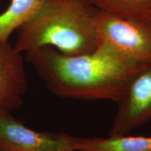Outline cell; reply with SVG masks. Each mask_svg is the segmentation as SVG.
<instances>
[{"instance_id": "obj_1", "label": "cell", "mask_w": 151, "mask_h": 151, "mask_svg": "<svg viewBox=\"0 0 151 151\" xmlns=\"http://www.w3.org/2000/svg\"><path fill=\"white\" fill-rule=\"evenodd\" d=\"M46 88L60 97L117 102L132 78L146 65L129 63L104 49L68 55L52 46L25 52Z\"/></svg>"}, {"instance_id": "obj_2", "label": "cell", "mask_w": 151, "mask_h": 151, "mask_svg": "<svg viewBox=\"0 0 151 151\" xmlns=\"http://www.w3.org/2000/svg\"><path fill=\"white\" fill-rule=\"evenodd\" d=\"M98 12L90 0H42L16 30L14 48L21 53L43 46L68 55L90 53L98 47Z\"/></svg>"}, {"instance_id": "obj_3", "label": "cell", "mask_w": 151, "mask_h": 151, "mask_svg": "<svg viewBox=\"0 0 151 151\" xmlns=\"http://www.w3.org/2000/svg\"><path fill=\"white\" fill-rule=\"evenodd\" d=\"M98 47L129 63L151 64V23L146 19L118 18L99 11Z\"/></svg>"}, {"instance_id": "obj_4", "label": "cell", "mask_w": 151, "mask_h": 151, "mask_svg": "<svg viewBox=\"0 0 151 151\" xmlns=\"http://www.w3.org/2000/svg\"><path fill=\"white\" fill-rule=\"evenodd\" d=\"M116 104L109 136L127 135L151 121V64L136 73Z\"/></svg>"}, {"instance_id": "obj_5", "label": "cell", "mask_w": 151, "mask_h": 151, "mask_svg": "<svg viewBox=\"0 0 151 151\" xmlns=\"http://www.w3.org/2000/svg\"><path fill=\"white\" fill-rule=\"evenodd\" d=\"M76 139L30 129L11 113L0 116V151H76Z\"/></svg>"}, {"instance_id": "obj_6", "label": "cell", "mask_w": 151, "mask_h": 151, "mask_svg": "<svg viewBox=\"0 0 151 151\" xmlns=\"http://www.w3.org/2000/svg\"><path fill=\"white\" fill-rule=\"evenodd\" d=\"M27 87L22 53L9 41L0 42V116L21 106Z\"/></svg>"}, {"instance_id": "obj_7", "label": "cell", "mask_w": 151, "mask_h": 151, "mask_svg": "<svg viewBox=\"0 0 151 151\" xmlns=\"http://www.w3.org/2000/svg\"><path fill=\"white\" fill-rule=\"evenodd\" d=\"M76 151H151V137L109 136L76 137Z\"/></svg>"}, {"instance_id": "obj_8", "label": "cell", "mask_w": 151, "mask_h": 151, "mask_svg": "<svg viewBox=\"0 0 151 151\" xmlns=\"http://www.w3.org/2000/svg\"><path fill=\"white\" fill-rule=\"evenodd\" d=\"M42 0H11L0 14V42H7L14 32L34 16Z\"/></svg>"}, {"instance_id": "obj_9", "label": "cell", "mask_w": 151, "mask_h": 151, "mask_svg": "<svg viewBox=\"0 0 151 151\" xmlns=\"http://www.w3.org/2000/svg\"><path fill=\"white\" fill-rule=\"evenodd\" d=\"M98 10L118 18L146 19L151 14V0H90Z\"/></svg>"}, {"instance_id": "obj_10", "label": "cell", "mask_w": 151, "mask_h": 151, "mask_svg": "<svg viewBox=\"0 0 151 151\" xmlns=\"http://www.w3.org/2000/svg\"><path fill=\"white\" fill-rule=\"evenodd\" d=\"M148 21H149V22H150V23H151V14L150 15V16H149V17H148Z\"/></svg>"}]
</instances>
